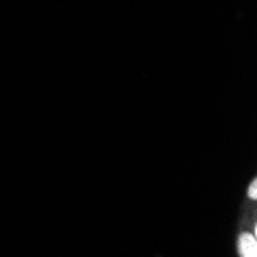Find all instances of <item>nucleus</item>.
<instances>
[{"instance_id":"obj_2","label":"nucleus","mask_w":257,"mask_h":257,"mask_svg":"<svg viewBox=\"0 0 257 257\" xmlns=\"http://www.w3.org/2000/svg\"><path fill=\"white\" fill-rule=\"evenodd\" d=\"M248 197L251 200H255L257 199V180L252 179L251 183H249V188H248Z\"/></svg>"},{"instance_id":"obj_1","label":"nucleus","mask_w":257,"mask_h":257,"mask_svg":"<svg viewBox=\"0 0 257 257\" xmlns=\"http://www.w3.org/2000/svg\"><path fill=\"white\" fill-rule=\"evenodd\" d=\"M239 254L242 257H255L257 255V242L255 236L249 232H243L239 237Z\"/></svg>"}]
</instances>
